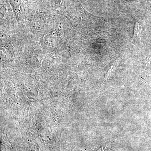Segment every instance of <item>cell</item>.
<instances>
[{
	"instance_id": "6da1fadb",
	"label": "cell",
	"mask_w": 151,
	"mask_h": 151,
	"mask_svg": "<svg viewBox=\"0 0 151 151\" xmlns=\"http://www.w3.org/2000/svg\"><path fill=\"white\" fill-rule=\"evenodd\" d=\"M119 63V59L115 61L113 64L110 66V68L108 69L106 75H105V78L103 80V83L105 84L106 82L108 81L109 79L111 78L113 76V74L115 73L116 69V68L118 67Z\"/></svg>"
},
{
	"instance_id": "7a4b0ae2",
	"label": "cell",
	"mask_w": 151,
	"mask_h": 151,
	"mask_svg": "<svg viewBox=\"0 0 151 151\" xmlns=\"http://www.w3.org/2000/svg\"><path fill=\"white\" fill-rule=\"evenodd\" d=\"M134 33L133 37L134 39L137 40L140 39L142 34V27L139 23L136 22L135 23Z\"/></svg>"
}]
</instances>
